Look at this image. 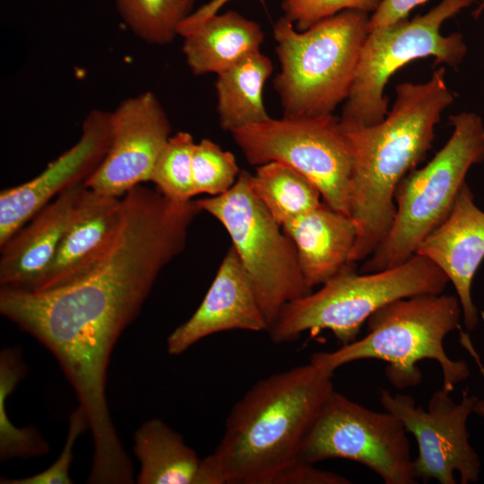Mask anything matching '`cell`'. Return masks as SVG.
<instances>
[{"instance_id": "6da1fadb", "label": "cell", "mask_w": 484, "mask_h": 484, "mask_svg": "<svg viewBox=\"0 0 484 484\" xmlns=\"http://www.w3.org/2000/svg\"><path fill=\"white\" fill-rule=\"evenodd\" d=\"M454 100L445 69L439 68L425 82L398 84L394 104L381 122L363 125L341 120L353 156L349 214L357 236L350 264L368 258L386 237L396 212L395 191L425 159L435 127Z\"/></svg>"}, {"instance_id": "7a4b0ae2", "label": "cell", "mask_w": 484, "mask_h": 484, "mask_svg": "<svg viewBox=\"0 0 484 484\" xmlns=\"http://www.w3.org/2000/svg\"><path fill=\"white\" fill-rule=\"evenodd\" d=\"M311 362L259 380L232 407L215 450L203 459L206 484H274L333 390Z\"/></svg>"}, {"instance_id": "3957f363", "label": "cell", "mask_w": 484, "mask_h": 484, "mask_svg": "<svg viewBox=\"0 0 484 484\" xmlns=\"http://www.w3.org/2000/svg\"><path fill=\"white\" fill-rule=\"evenodd\" d=\"M462 307L455 296L424 294L393 301L367 319V333L333 351L313 353L310 361L333 374L340 367L360 359L385 361V376L398 389L418 385L422 373L417 363L433 359L440 366L443 389L452 392L469 375L463 360L445 353L446 335L461 329Z\"/></svg>"}, {"instance_id": "277c9868", "label": "cell", "mask_w": 484, "mask_h": 484, "mask_svg": "<svg viewBox=\"0 0 484 484\" xmlns=\"http://www.w3.org/2000/svg\"><path fill=\"white\" fill-rule=\"evenodd\" d=\"M369 16L344 10L299 31L286 17L273 25L281 71L273 79L284 116L333 114L350 93Z\"/></svg>"}, {"instance_id": "5b68a950", "label": "cell", "mask_w": 484, "mask_h": 484, "mask_svg": "<svg viewBox=\"0 0 484 484\" xmlns=\"http://www.w3.org/2000/svg\"><path fill=\"white\" fill-rule=\"evenodd\" d=\"M449 280L429 259L415 254L403 264L374 272L349 268L321 288L285 304L267 332L275 343L303 333L329 330L346 345L379 308L400 298L443 293Z\"/></svg>"}, {"instance_id": "8992f818", "label": "cell", "mask_w": 484, "mask_h": 484, "mask_svg": "<svg viewBox=\"0 0 484 484\" xmlns=\"http://www.w3.org/2000/svg\"><path fill=\"white\" fill-rule=\"evenodd\" d=\"M454 130L446 143L419 169L399 184L392 227L360 272H374L410 259L423 239L449 215L470 169L484 161V122L474 112L449 117Z\"/></svg>"}, {"instance_id": "52a82bcc", "label": "cell", "mask_w": 484, "mask_h": 484, "mask_svg": "<svg viewBox=\"0 0 484 484\" xmlns=\"http://www.w3.org/2000/svg\"><path fill=\"white\" fill-rule=\"evenodd\" d=\"M229 233L270 325L282 307L309 294L296 247L252 186V174L241 170L222 194L196 200Z\"/></svg>"}, {"instance_id": "ba28073f", "label": "cell", "mask_w": 484, "mask_h": 484, "mask_svg": "<svg viewBox=\"0 0 484 484\" xmlns=\"http://www.w3.org/2000/svg\"><path fill=\"white\" fill-rule=\"evenodd\" d=\"M474 0H442L423 15L400 20L368 31L341 120L363 125L381 122L388 113L384 91L390 77L418 58L455 69L467 54L463 35L440 33L442 24Z\"/></svg>"}, {"instance_id": "9c48e42d", "label": "cell", "mask_w": 484, "mask_h": 484, "mask_svg": "<svg viewBox=\"0 0 484 484\" xmlns=\"http://www.w3.org/2000/svg\"><path fill=\"white\" fill-rule=\"evenodd\" d=\"M250 165L276 161L308 179L333 209L349 214L353 156L341 119L333 116H284L230 133Z\"/></svg>"}, {"instance_id": "30bf717a", "label": "cell", "mask_w": 484, "mask_h": 484, "mask_svg": "<svg viewBox=\"0 0 484 484\" xmlns=\"http://www.w3.org/2000/svg\"><path fill=\"white\" fill-rule=\"evenodd\" d=\"M407 434L395 415L369 410L333 389L309 429L298 461L314 464L350 460L367 467L385 484H412L417 479Z\"/></svg>"}, {"instance_id": "8fae6325", "label": "cell", "mask_w": 484, "mask_h": 484, "mask_svg": "<svg viewBox=\"0 0 484 484\" xmlns=\"http://www.w3.org/2000/svg\"><path fill=\"white\" fill-rule=\"evenodd\" d=\"M450 392L437 390L427 409L417 406L407 394H392L381 389L379 402L386 411L395 415L406 431L414 436L419 454L413 460L416 479L431 480L440 484H455L454 473L462 484L476 482L480 473V460L469 442L467 420L478 398L462 392L459 403Z\"/></svg>"}, {"instance_id": "7c38bea8", "label": "cell", "mask_w": 484, "mask_h": 484, "mask_svg": "<svg viewBox=\"0 0 484 484\" xmlns=\"http://www.w3.org/2000/svg\"><path fill=\"white\" fill-rule=\"evenodd\" d=\"M111 142L108 153L85 186L122 197L151 180L155 162L171 136V125L151 91L127 98L110 111Z\"/></svg>"}, {"instance_id": "4fadbf2b", "label": "cell", "mask_w": 484, "mask_h": 484, "mask_svg": "<svg viewBox=\"0 0 484 484\" xmlns=\"http://www.w3.org/2000/svg\"><path fill=\"white\" fill-rule=\"evenodd\" d=\"M110 142V111L91 110L74 145L32 179L1 191L0 246L52 199L85 183L105 159Z\"/></svg>"}, {"instance_id": "5bb4252c", "label": "cell", "mask_w": 484, "mask_h": 484, "mask_svg": "<svg viewBox=\"0 0 484 484\" xmlns=\"http://www.w3.org/2000/svg\"><path fill=\"white\" fill-rule=\"evenodd\" d=\"M416 254L434 263L452 282L469 331L479 323L471 287L484 259V211L478 207L467 183L461 188L447 218L419 244Z\"/></svg>"}, {"instance_id": "9a60e30c", "label": "cell", "mask_w": 484, "mask_h": 484, "mask_svg": "<svg viewBox=\"0 0 484 484\" xmlns=\"http://www.w3.org/2000/svg\"><path fill=\"white\" fill-rule=\"evenodd\" d=\"M268 328L248 275L231 246L198 308L167 338V350L170 355H179L217 333L267 332Z\"/></svg>"}, {"instance_id": "2e32d148", "label": "cell", "mask_w": 484, "mask_h": 484, "mask_svg": "<svg viewBox=\"0 0 484 484\" xmlns=\"http://www.w3.org/2000/svg\"><path fill=\"white\" fill-rule=\"evenodd\" d=\"M84 187L82 183L65 190L0 246L1 288L39 289Z\"/></svg>"}, {"instance_id": "e0dca14e", "label": "cell", "mask_w": 484, "mask_h": 484, "mask_svg": "<svg viewBox=\"0 0 484 484\" xmlns=\"http://www.w3.org/2000/svg\"><path fill=\"white\" fill-rule=\"evenodd\" d=\"M121 197L86 186L74 207L56 256L38 290L64 285L90 270L109 249L122 220Z\"/></svg>"}, {"instance_id": "ac0fdd59", "label": "cell", "mask_w": 484, "mask_h": 484, "mask_svg": "<svg viewBox=\"0 0 484 484\" xmlns=\"http://www.w3.org/2000/svg\"><path fill=\"white\" fill-rule=\"evenodd\" d=\"M281 228L296 247L304 279L311 290L354 267L350 256L357 229L350 215L323 202Z\"/></svg>"}, {"instance_id": "d6986e66", "label": "cell", "mask_w": 484, "mask_h": 484, "mask_svg": "<svg viewBox=\"0 0 484 484\" xmlns=\"http://www.w3.org/2000/svg\"><path fill=\"white\" fill-rule=\"evenodd\" d=\"M179 35L184 38L183 52L194 75H218L260 50L264 38L257 22L235 11L218 13Z\"/></svg>"}, {"instance_id": "ffe728a7", "label": "cell", "mask_w": 484, "mask_h": 484, "mask_svg": "<svg viewBox=\"0 0 484 484\" xmlns=\"http://www.w3.org/2000/svg\"><path fill=\"white\" fill-rule=\"evenodd\" d=\"M139 484H205L203 462L183 437L160 419L145 421L134 436Z\"/></svg>"}, {"instance_id": "44dd1931", "label": "cell", "mask_w": 484, "mask_h": 484, "mask_svg": "<svg viewBox=\"0 0 484 484\" xmlns=\"http://www.w3.org/2000/svg\"><path fill=\"white\" fill-rule=\"evenodd\" d=\"M272 70L271 59L257 50L218 74L217 112L223 130L231 133L270 118L264 88Z\"/></svg>"}, {"instance_id": "7402d4cb", "label": "cell", "mask_w": 484, "mask_h": 484, "mask_svg": "<svg viewBox=\"0 0 484 484\" xmlns=\"http://www.w3.org/2000/svg\"><path fill=\"white\" fill-rule=\"evenodd\" d=\"M254 192L281 225L323 203L319 190L302 175L280 162L256 167L252 175Z\"/></svg>"}, {"instance_id": "603a6c76", "label": "cell", "mask_w": 484, "mask_h": 484, "mask_svg": "<svg viewBox=\"0 0 484 484\" xmlns=\"http://www.w3.org/2000/svg\"><path fill=\"white\" fill-rule=\"evenodd\" d=\"M195 0H116L117 12L131 31L154 45L171 42Z\"/></svg>"}, {"instance_id": "cb8c5ba5", "label": "cell", "mask_w": 484, "mask_h": 484, "mask_svg": "<svg viewBox=\"0 0 484 484\" xmlns=\"http://www.w3.org/2000/svg\"><path fill=\"white\" fill-rule=\"evenodd\" d=\"M194 145L190 133L178 132L169 138L155 162L150 182L171 200L186 202L195 196L192 173Z\"/></svg>"}, {"instance_id": "d4e9b609", "label": "cell", "mask_w": 484, "mask_h": 484, "mask_svg": "<svg viewBox=\"0 0 484 484\" xmlns=\"http://www.w3.org/2000/svg\"><path fill=\"white\" fill-rule=\"evenodd\" d=\"M240 171L230 151L209 139L195 143L192 162L194 195L224 194L234 186Z\"/></svg>"}, {"instance_id": "484cf974", "label": "cell", "mask_w": 484, "mask_h": 484, "mask_svg": "<svg viewBox=\"0 0 484 484\" xmlns=\"http://www.w3.org/2000/svg\"><path fill=\"white\" fill-rule=\"evenodd\" d=\"M381 0H282L284 17L299 30H305L318 22L344 10L374 13Z\"/></svg>"}, {"instance_id": "4316f807", "label": "cell", "mask_w": 484, "mask_h": 484, "mask_svg": "<svg viewBox=\"0 0 484 484\" xmlns=\"http://www.w3.org/2000/svg\"><path fill=\"white\" fill-rule=\"evenodd\" d=\"M89 428L85 411L79 406L69 419L65 444L57 460L45 471L22 479H1L2 484H72L70 466L73 461V449L80 435Z\"/></svg>"}, {"instance_id": "83f0119b", "label": "cell", "mask_w": 484, "mask_h": 484, "mask_svg": "<svg viewBox=\"0 0 484 484\" xmlns=\"http://www.w3.org/2000/svg\"><path fill=\"white\" fill-rule=\"evenodd\" d=\"M350 480L337 473L316 469L311 463L297 462L281 472L274 484H348Z\"/></svg>"}, {"instance_id": "f1b7e54d", "label": "cell", "mask_w": 484, "mask_h": 484, "mask_svg": "<svg viewBox=\"0 0 484 484\" xmlns=\"http://www.w3.org/2000/svg\"><path fill=\"white\" fill-rule=\"evenodd\" d=\"M428 0H381L376 10L369 17L368 31L393 24L407 18L416 6Z\"/></svg>"}, {"instance_id": "f546056e", "label": "cell", "mask_w": 484, "mask_h": 484, "mask_svg": "<svg viewBox=\"0 0 484 484\" xmlns=\"http://www.w3.org/2000/svg\"><path fill=\"white\" fill-rule=\"evenodd\" d=\"M230 0H211L207 4L202 5L197 11L192 13L189 14L180 24L177 34L179 35L180 32L183 30L189 29L206 19L210 18L211 16L216 14L219 13V11ZM260 2H264V0H259Z\"/></svg>"}, {"instance_id": "4dcf8cb0", "label": "cell", "mask_w": 484, "mask_h": 484, "mask_svg": "<svg viewBox=\"0 0 484 484\" xmlns=\"http://www.w3.org/2000/svg\"><path fill=\"white\" fill-rule=\"evenodd\" d=\"M460 342L462 346H463L468 350V352L475 359V361L484 376V367L480 360L479 355L477 354L476 350H474L471 344V341L469 337V334L462 335L460 337ZM473 412L484 419V400H477L473 408Z\"/></svg>"}, {"instance_id": "1f68e13d", "label": "cell", "mask_w": 484, "mask_h": 484, "mask_svg": "<svg viewBox=\"0 0 484 484\" xmlns=\"http://www.w3.org/2000/svg\"><path fill=\"white\" fill-rule=\"evenodd\" d=\"M484 8V2L483 4H481V6L478 9L477 13H480V11Z\"/></svg>"}]
</instances>
